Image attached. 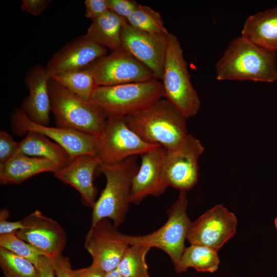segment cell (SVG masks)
Masks as SVG:
<instances>
[{"instance_id":"5bb4252c","label":"cell","mask_w":277,"mask_h":277,"mask_svg":"<svg viewBox=\"0 0 277 277\" xmlns=\"http://www.w3.org/2000/svg\"><path fill=\"white\" fill-rule=\"evenodd\" d=\"M11 124L13 130L17 134L32 131L52 140L64 148L71 159L84 154L94 155L96 137L93 135L73 129L36 123L21 110L16 111L13 114Z\"/></svg>"},{"instance_id":"9c48e42d","label":"cell","mask_w":277,"mask_h":277,"mask_svg":"<svg viewBox=\"0 0 277 277\" xmlns=\"http://www.w3.org/2000/svg\"><path fill=\"white\" fill-rule=\"evenodd\" d=\"M87 68L98 86H110L155 80L152 72L121 47ZM156 80V79H155Z\"/></svg>"},{"instance_id":"d590c367","label":"cell","mask_w":277,"mask_h":277,"mask_svg":"<svg viewBox=\"0 0 277 277\" xmlns=\"http://www.w3.org/2000/svg\"><path fill=\"white\" fill-rule=\"evenodd\" d=\"M36 277H56L50 259L42 255L35 266Z\"/></svg>"},{"instance_id":"83f0119b","label":"cell","mask_w":277,"mask_h":277,"mask_svg":"<svg viewBox=\"0 0 277 277\" xmlns=\"http://www.w3.org/2000/svg\"><path fill=\"white\" fill-rule=\"evenodd\" d=\"M0 267L5 277H36L33 264L2 247H0Z\"/></svg>"},{"instance_id":"1f68e13d","label":"cell","mask_w":277,"mask_h":277,"mask_svg":"<svg viewBox=\"0 0 277 277\" xmlns=\"http://www.w3.org/2000/svg\"><path fill=\"white\" fill-rule=\"evenodd\" d=\"M85 16L93 21L100 17L109 10L107 0H86Z\"/></svg>"},{"instance_id":"7a4b0ae2","label":"cell","mask_w":277,"mask_h":277,"mask_svg":"<svg viewBox=\"0 0 277 277\" xmlns=\"http://www.w3.org/2000/svg\"><path fill=\"white\" fill-rule=\"evenodd\" d=\"M124 118L128 126L144 141L168 151L176 149L188 134L186 117L165 98Z\"/></svg>"},{"instance_id":"30bf717a","label":"cell","mask_w":277,"mask_h":277,"mask_svg":"<svg viewBox=\"0 0 277 277\" xmlns=\"http://www.w3.org/2000/svg\"><path fill=\"white\" fill-rule=\"evenodd\" d=\"M204 151L200 141L190 134L176 149L166 150L162 167L168 186L180 191L192 189L198 180V161Z\"/></svg>"},{"instance_id":"603a6c76","label":"cell","mask_w":277,"mask_h":277,"mask_svg":"<svg viewBox=\"0 0 277 277\" xmlns=\"http://www.w3.org/2000/svg\"><path fill=\"white\" fill-rule=\"evenodd\" d=\"M125 20L108 10L92 21L86 35L111 51L117 50L121 48V30Z\"/></svg>"},{"instance_id":"7402d4cb","label":"cell","mask_w":277,"mask_h":277,"mask_svg":"<svg viewBox=\"0 0 277 277\" xmlns=\"http://www.w3.org/2000/svg\"><path fill=\"white\" fill-rule=\"evenodd\" d=\"M18 151L26 155L48 160L60 168L65 166L71 157L57 143L39 133L30 131L19 142Z\"/></svg>"},{"instance_id":"52a82bcc","label":"cell","mask_w":277,"mask_h":277,"mask_svg":"<svg viewBox=\"0 0 277 277\" xmlns=\"http://www.w3.org/2000/svg\"><path fill=\"white\" fill-rule=\"evenodd\" d=\"M187 205L186 192L180 191L177 199L167 210L168 219L161 227L144 235L124 234L125 241L130 245H141L161 249L176 266L186 247L185 241L192 223L187 213Z\"/></svg>"},{"instance_id":"ffe728a7","label":"cell","mask_w":277,"mask_h":277,"mask_svg":"<svg viewBox=\"0 0 277 277\" xmlns=\"http://www.w3.org/2000/svg\"><path fill=\"white\" fill-rule=\"evenodd\" d=\"M60 168L48 160L29 156L17 151L8 160L0 164V182L3 184H18L38 173H54Z\"/></svg>"},{"instance_id":"f546056e","label":"cell","mask_w":277,"mask_h":277,"mask_svg":"<svg viewBox=\"0 0 277 277\" xmlns=\"http://www.w3.org/2000/svg\"><path fill=\"white\" fill-rule=\"evenodd\" d=\"M19 142H16L7 132H0V164L13 156L17 151Z\"/></svg>"},{"instance_id":"7c38bea8","label":"cell","mask_w":277,"mask_h":277,"mask_svg":"<svg viewBox=\"0 0 277 277\" xmlns=\"http://www.w3.org/2000/svg\"><path fill=\"white\" fill-rule=\"evenodd\" d=\"M237 223L235 214L222 204H218L192 222L186 239L190 244L218 251L234 235Z\"/></svg>"},{"instance_id":"e0dca14e","label":"cell","mask_w":277,"mask_h":277,"mask_svg":"<svg viewBox=\"0 0 277 277\" xmlns=\"http://www.w3.org/2000/svg\"><path fill=\"white\" fill-rule=\"evenodd\" d=\"M107 49L86 34L67 43L55 53L46 67L50 77L71 70L83 69L106 55Z\"/></svg>"},{"instance_id":"3957f363","label":"cell","mask_w":277,"mask_h":277,"mask_svg":"<svg viewBox=\"0 0 277 277\" xmlns=\"http://www.w3.org/2000/svg\"><path fill=\"white\" fill-rule=\"evenodd\" d=\"M137 156L129 157L113 165H100L98 170L106 179L105 188L92 207L91 225L107 218L118 228L129 209L132 181L139 166Z\"/></svg>"},{"instance_id":"2e32d148","label":"cell","mask_w":277,"mask_h":277,"mask_svg":"<svg viewBox=\"0 0 277 277\" xmlns=\"http://www.w3.org/2000/svg\"><path fill=\"white\" fill-rule=\"evenodd\" d=\"M166 149L159 146L141 155V163L134 176L130 192V203L139 204L148 195L158 196L168 187L163 172Z\"/></svg>"},{"instance_id":"484cf974","label":"cell","mask_w":277,"mask_h":277,"mask_svg":"<svg viewBox=\"0 0 277 277\" xmlns=\"http://www.w3.org/2000/svg\"><path fill=\"white\" fill-rule=\"evenodd\" d=\"M151 248L141 245H130L116 269L124 277H149L146 256Z\"/></svg>"},{"instance_id":"8fae6325","label":"cell","mask_w":277,"mask_h":277,"mask_svg":"<svg viewBox=\"0 0 277 277\" xmlns=\"http://www.w3.org/2000/svg\"><path fill=\"white\" fill-rule=\"evenodd\" d=\"M129 246L124 234L119 232L107 218L91 225L84 244L85 249L92 258V264L105 273L117 268Z\"/></svg>"},{"instance_id":"ac0fdd59","label":"cell","mask_w":277,"mask_h":277,"mask_svg":"<svg viewBox=\"0 0 277 277\" xmlns=\"http://www.w3.org/2000/svg\"><path fill=\"white\" fill-rule=\"evenodd\" d=\"M100 165V160L95 155H81L71 159L65 166L53 173L56 178L75 189L84 204L92 208L97 192L93 176Z\"/></svg>"},{"instance_id":"8d00e7d4","label":"cell","mask_w":277,"mask_h":277,"mask_svg":"<svg viewBox=\"0 0 277 277\" xmlns=\"http://www.w3.org/2000/svg\"><path fill=\"white\" fill-rule=\"evenodd\" d=\"M74 277H105L106 273L100 267L91 264L87 267L73 270Z\"/></svg>"},{"instance_id":"d6a6232c","label":"cell","mask_w":277,"mask_h":277,"mask_svg":"<svg viewBox=\"0 0 277 277\" xmlns=\"http://www.w3.org/2000/svg\"><path fill=\"white\" fill-rule=\"evenodd\" d=\"M50 259L56 277H74L68 258L61 254Z\"/></svg>"},{"instance_id":"cb8c5ba5","label":"cell","mask_w":277,"mask_h":277,"mask_svg":"<svg viewBox=\"0 0 277 277\" xmlns=\"http://www.w3.org/2000/svg\"><path fill=\"white\" fill-rule=\"evenodd\" d=\"M219 264L217 251L207 246L191 244L185 247L174 269L177 272H184L192 267L199 272L213 273L218 269Z\"/></svg>"},{"instance_id":"4316f807","label":"cell","mask_w":277,"mask_h":277,"mask_svg":"<svg viewBox=\"0 0 277 277\" xmlns=\"http://www.w3.org/2000/svg\"><path fill=\"white\" fill-rule=\"evenodd\" d=\"M126 21L132 27L149 33L168 35L170 33L160 13L148 6L138 4Z\"/></svg>"},{"instance_id":"836d02e7","label":"cell","mask_w":277,"mask_h":277,"mask_svg":"<svg viewBox=\"0 0 277 277\" xmlns=\"http://www.w3.org/2000/svg\"><path fill=\"white\" fill-rule=\"evenodd\" d=\"M9 212L3 209L0 212V235L17 232L24 227L22 220L17 221H8Z\"/></svg>"},{"instance_id":"d6986e66","label":"cell","mask_w":277,"mask_h":277,"mask_svg":"<svg viewBox=\"0 0 277 277\" xmlns=\"http://www.w3.org/2000/svg\"><path fill=\"white\" fill-rule=\"evenodd\" d=\"M46 67L36 65L31 68L25 77L29 90L21 110L33 122L47 126L51 111L48 82L50 79Z\"/></svg>"},{"instance_id":"f1b7e54d","label":"cell","mask_w":277,"mask_h":277,"mask_svg":"<svg viewBox=\"0 0 277 277\" xmlns=\"http://www.w3.org/2000/svg\"><path fill=\"white\" fill-rule=\"evenodd\" d=\"M0 247L29 260L35 267L40 257L44 255L31 245L19 238L16 232L0 235Z\"/></svg>"},{"instance_id":"9a60e30c","label":"cell","mask_w":277,"mask_h":277,"mask_svg":"<svg viewBox=\"0 0 277 277\" xmlns=\"http://www.w3.org/2000/svg\"><path fill=\"white\" fill-rule=\"evenodd\" d=\"M24 227L17 235L44 255L52 259L62 254L67 236L64 229L53 219L35 210L22 219Z\"/></svg>"},{"instance_id":"4fadbf2b","label":"cell","mask_w":277,"mask_h":277,"mask_svg":"<svg viewBox=\"0 0 277 277\" xmlns=\"http://www.w3.org/2000/svg\"><path fill=\"white\" fill-rule=\"evenodd\" d=\"M168 34L146 32L132 27L125 20L121 30V47L147 67L156 80L160 81L168 46Z\"/></svg>"},{"instance_id":"8992f818","label":"cell","mask_w":277,"mask_h":277,"mask_svg":"<svg viewBox=\"0 0 277 277\" xmlns=\"http://www.w3.org/2000/svg\"><path fill=\"white\" fill-rule=\"evenodd\" d=\"M163 97L160 81L98 86L90 101L108 116L125 117L142 110Z\"/></svg>"},{"instance_id":"74e56055","label":"cell","mask_w":277,"mask_h":277,"mask_svg":"<svg viewBox=\"0 0 277 277\" xmlns=\"http://www.w3.org/2000/svg\"><path fill=\"white\" fill-rule=\"evenodd\" d=\"M105 277H124L116 269L110 272L106 273Z\"/></svg>"},{"instance_id":"ba28073f","label":"cell","mask_w":277,"mask_h":277,"mask_svg":"<svg viewBox=\"0 0 277 277\" xmlns=\"http://www.w3.org/2000/svg\"><path fill=\"white\" fill-rule=\"evenodd\" d=\"M160 145L142 140L127 125L124 117L108 116L101 135L96 137L94 155L101 165H113L143 154Z\"/></svg>"},{"instance_id":"6da1fadb","label":"cell","mask_w":277,"mask_h":277,"mask_svg":"<svg viewBox=\"0 0 277 277\" xmlns=\"http://www.w3.org/2000/svg\"><path fill=\"white\" fill-rule=\"evenodd\" d=\"M217 81L273 82L277 81L276 51L242 35L231 40L215 65Z\"/></svg>"},{"instance_id":"f35d334b","label":"cell","mask_w":277,"mask_h":277,"mask_svg":"<svg viewBox=\"0 0 277 277\" xmlns=\"http://www.w3.org/2000/svg\"><path fill=\"white\" fill-rule=\"evenodd\" d=\"M274 223V225H275L276 230L277 231V216L275 217Z\"/></svg>"},{"instance_id":"d4e9b609","label":"cell","mask_w":277,"mask_h":277,"mask_svg":"<svg viewBox=\"0 0 277 277\" xmlns=\"http://www.w3.org/2000/svg\"><path fill=\"white\" fill-rule=\"evenodd\" d=\"M50 78L75 95L88 101L90 100L98 87L93 74L87 67L61 73Z\"/></svg>"},{"instance_id":"e575fe53","label":"cell","mask_w":277,"mask_h":277,"mask_svg":"<svg viewBox=\"0 0 277 277\" xmlns=\"http://www.w3.org/2000/svg\"><path fill=\"white\" fill-rule=\"evenodd\" d=\"M49 0H23L21 6L23 11L34 16L41 15L48 7Z\"/></svg>"},{"instance_id":"277c9868","label":"cell","mask_w":277,"mask_h":277,"mask_svg":"<svg viewBox=\"0 0 277 277\" xmlns=\"http://www.w3.org/2000/svg\"><path fill=\"white\" fill-rule=\"evenodd\" d=\"M48 87L56 126L96 137L101 135L107 116L99 107L75 95L52 78Z\"/></svg>"},{"instance_id":"5b68a950","label":"cell","mask_w":277,"mask_h":277,"mask_svg":"<svg viewBox=\"0 0 277 277\" xmlns=\"http://www.w3.org/2000/svg\"><path fill=\"white\" fill-rule=\"evenodd\" d=\"M161 81L164 98L179 109L187 119L196 115L200 109V99L191 82L180 42L172 33L168 36Z\"/></svg>"},{"instance_id":"4dcf8cb0","label":"cell","mask_w":277,"mask_h":277,"mask_svg":"<svg viewBox=\"0 0 277 277\" xmlns=\"http://www.w3.org/2000/svg\"><path fill=\"white\" fill-rule=\"evenodd\" d=\"M107 4L109 11L126 20L138 5L133 0H107Z\"/></svg>"},{"instance_id":"44dd1931","label":"cell","mask_w":277,"mask_h":277,"mask_svg":"<svg viewBox=\"0 0 277 277\" xmlns=\"http://www.w3.org/2000/svg\"><path fill=\"white\" fill-rule=\"evenodd\" d=\"M241 35L257 45L276 51L277 6L248 16Z\"/></svg>"}]
</instances>
